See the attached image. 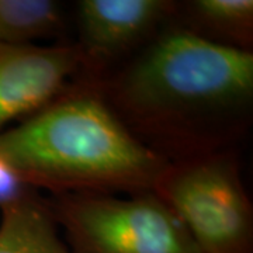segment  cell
Segmentation results:
<instances>
[{
  "mask_svg": "<svg viewBox=\"0 0 253 253\" xmlns=\"http://www.w3.org/2000/svg\"><path fill=\"white\" fill-rule=\"evenodd\" d=\"M177 10L174 0H81L76 3L82 73L99 79L128 61L163 28Z\"/></svg>",
  "mask_w": 253,
  "mask_h": 253,
  "instance_id": "5",
  "label": "cell"
},
{
  "mask_svg": "<svg viewBox=\"0 0 253 253\" xmlns=\"http://www.w3.org/2000/svg\"><path fill=\"white\" fill-rule=\"evenodd\" d=\"M0 253H69L41 191L0 208Z\"/></svg>",
  "mask_w": 253,
  "mask_h": 253,
  "instance_id": "8",
  "label": "cell"
},
{
  "mask_svg": "<svg viewBox=\"0 0 253 253\" xmlns=\"http://www.w3.org/2000/svg\"><path fill=\"white\" fill-rule=\"evenodd\" d=\"M238 149L169 162L154 193L187 228L200 253H253V204Z\"/></svg>",
  "mask_w": 253,
  "mask_h": 253,
  "instance_id": "4",
  "label": "cell"
},
{
  "mask_svg": "<svg viewBox=\"0 0 253 253\" xmlns=\"http://www.w3.org/2000/svg\"><path fill=\"white\" fill-rule=\"evenodd\" d=\"M66 31L62 4L54 0H0V44L28 45Z\"/></svg>",
  "mask_w": 253,
  "mask_h": 253,
  "instance_id": "9",
  "label": "cell"
},
{
  "mask_svg": "<svg viewBox=\"0 0 253 253\" xmlns=\"http://www.w3.org/2000/svg\"><path fill=\"white\" fill-rule=\"evenodd\" d=\"M33 191H38V190L28 187L18 177L17 173L0 158V208L24 199Z\"/></svg>",
  "mask_w": 253,
  "mask_h": 253,
  "instance_id": "10",
  "label": "cell"
},
{
  "mask_svg": "<svg viewBox=\"0 0 253 253\" xmlns=\"http://www.w3.org/2000/svg\"><path fill=\"white\" fill-rule=\"evenodd\" d=\"M69 253H200L181 219L154 191L46 197Z\"/></svg>",
  "mask_w": 253,
  "mask_h": 253,
  "instance_id": "3",
  "label": "cell"
},
{
  "mask_svg": "<svg viewBox=\"0 0 253 253\" xmlns=\"http://www.w3.org/2000/svg\"><path fill=\"white\" fill-rule=\"evenodd\" d=\"M173 23L208 42L253 52L252 0L177 1Z\"/></svg>",
  "mask_w": 253,
  "mask_h": 253,
  "instance_id": "7",
  "label": "cell"
},
{
  "mask_svg": "<svg viewBox=\"0 0 253 253\" xmlns=\"http://www.w3.org/2000/svg\"><path fill=\"white\" fill-rule=\"evenodd\" d=\"M0 158L49 196L154 191L169 163L126 129L82 72L44 109L0 132Z\"/></svg>",
  "mask_w": 253,
  "mask_h": 253,
  "instance_id": "2",
  "label": "cell"
},
{
  "mask_svg": "<svg viewBox=\"0 0 253 253\" xmlns=\"http://www.w3.org/2000/svg\"><path fill=\"white\" fill-rule=\"evenodd\" d=\"M120 121L168 162L238 149L253 121V52L170 23L94 79Z\"/></svg>",
  "mask_w": 253,
  "mask_h": 253,
  "instance_id": "1",
  "label": "cell"
},
{
  "mask_svg": "<svg viewBox=\"0 0 253 253\" xmlns=\"http://www.w3.org/2000/svg\"><path fill=\"white\" fill-rule=\"evenodd\" d=\"M81 72L82 56L73 42L0 44V132L44 109Z\"/></svg>",
  "mask_w": 253,
  "mask_h": 253,
  "instance_id": "6",
  "label": "cell"
}]
</instances>
